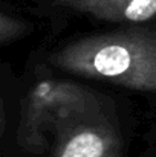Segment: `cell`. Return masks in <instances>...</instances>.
Here are the masks:
<instances>
[{
  "mask_svg": "<svg viewBox=\"0 0 156 157\" xmlns=\"http://www.w3.org/2000/svg\"><path fill=\"white\" fill-rule=\"evenodd\" d=\"M37 52L58 73L141 99L156 124V21L83 32Z\"/></svg>",
  "mask_w": 156,
  "mask_h": 157,
  "instance_id": "1",
  "label": "cell"
},
{
  "mask_svg": "<svg viewBox=\"0 0 156 157\" xmlns=\"http://www.w3.org/2000/svg\"><path fill=\"white\" fill-rule=\"evenodd\" d=\"M121 92L58 73L37 49L20 75L18 117L2 157H46L58 134L84 116L115 102Z\"/></svg>",
  "mask_w": 156,
  "mask_h": 157,
  "instance_id": "2",
  "label": "cell"
},
{
  "mask_svg": "<svg viewBox=\"0 0 156 157\" xmlns=\"http://www.w3.org/2000/svg\"><path fill=\"white\" fill-rule=\"evenodd\" d=\"M138 134V105L121 93L106 108L64 128L46 157H132Z\"/></svg>",
  "mask_w": 156,
  "mask_h": 157,
  "instance_id": "3",
  "label": "cell"
},
{
  "mask_svg": "<svg viewBox=\"0 0 156 157\" xmlns=\"http://www.w3.org/2000/svg\"><path fill=\"white\" fill-rule=\"evenodd\" d=\"M110 26L156 21V0H57L51 5Z\"/></svg>",
  "mask_w": 156,
  "mask_h": 157,
  "instance_id": "4",
  "label": "cell"
},
{
  "mask_svg": "<svg viewBox=\"0 0 156 157\" xmlns=\"http://www.w3.org/2000/svg\"><path fill=\"white\" fill-rule=\"evenodd\" d=\"M31 32H32V25L28 20L15 14H9L6 9H2L0 12V44L3 48L23 40Z\"/></svg>",
  "mask_w": 156,
  "mask_h": 157,
  "instance_id": "5",
  "label": "cell"
},
{
  "mask_svg": "<svg viewBox=\"0 0 156 157\" xmlns=\"http://www.w3.org/2000/svg\"><path fill=\"white\" fill-rule=\"evenodd\" d=\"M142 144L147 148L149 157H156V124H150L142 134Z\"/></svg>",
  "mask_w": 156,
  "mask_h": 157,
  "instance_id": "6",
  "label": "cell"
},
{
  "mask_svg": "<svg viewBox=\"0 0 156 157\" xmlns=\"http://www.w3.org/2000/svg\"><path fill=\"white\" fill-rule=\"evenodd\" d=\"M132 157H149V153H147V148L144 147V144H142V147L136 151V154L135 156H132Z\"/></svg>",
  "mask_w": 156,
  "mask_h": 157,
  "instance_id": "7",
  "label": "cell"
},
{
  "mask_svg": "<svg viewBox=\"0 0 156 157\" xmlns=\"http://www.w3.org/2000/svg\"><path fill=\"white\" fill-rule=\"evenodd\" d=\"M55 2H57V0H49V3H51V5L52 3H55Z\"/></svg>",
  "mask_w": 156,
  "mask_h": 157,
  "instance_id": "8",
  "label": "cell"
}]
</instances>
